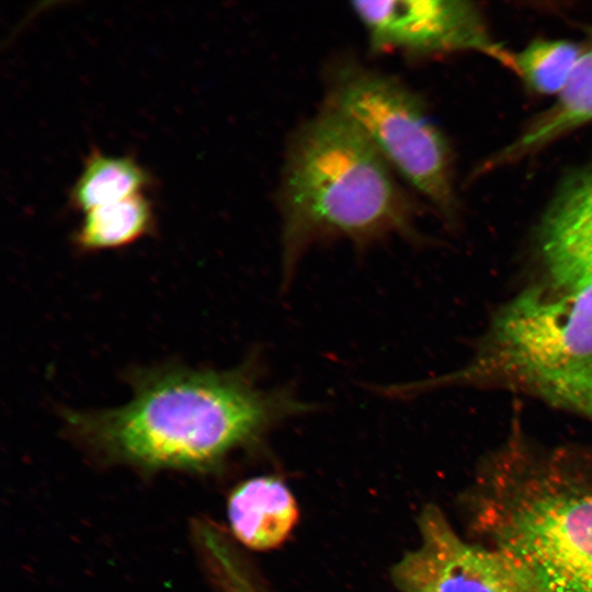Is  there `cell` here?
<instances>
[{"mask_svg":"<svg viewBox=\"0 0 592 592\" xmlns=\"http://www.w3.org/2000/svg\"><path fill=\"white\" fill-rule=\"evenodd\" d=\"M253 354L229 371L163 366L130 376L134 396L102 411H64L69 430L104 456L148 469L206 470L284 420L317 409L289 387L262 388Z\"/></svg>","mask_w":592,"mask_h":592,"instance_id":"obj_1","label":"cell"},{"mask_svg":"<svg viewBox=\"0 0 592 592\" xmlns=\"http://www.w3.org/2000/svg\"><path fill=\"white\" fill-rule=\"evenodd\" d=\"M468 508L480 543L535 592H592V448L535 445L516 424L482 459Z\"/></svg>","mask_w":592,"mask_h":592,"instance_id":"obj_2","label":"cell"},{"mask_svg":"<svg viewBox=\"0 0 592 592\" xmlns=\"http://www.w3.org/2000/svg\"><path fill=\"white\" fill-rule=\"evenodd\" d=\"M278 204L284 287L315 243L345 239L362 250L387 237L421 238L419 208L399 177L354 124L328 107L291 140Z\"/></svg>","mask_w":592,"mask_h":592,"instance_id":"obj_3","label":"cell"},{"mask_svg":"<svg viewBox=\"0 0 592 592\" xmlns=\"http://www.w3.org/2000/svg\"><path fill=\"white\" fill-rule=\"evenodd\" d=\"M444 386L505 389L592 421V284L526 287L494 312L464 367L382 394L407 399Z\"/></svg>","mask_w":592,"mask_h":592,"instance_id":"obj_4","label":"cell"},{"mask_svg":"<svg viewBox=\"0 0 592 592\" xmlns=\"http://www.w3.org/2000/svg\"><path fill=\"white\" fill-rule=\"evenodd\" d=\"M325 107L354 124L399 179L444 218H454L449 147L415 91L391 75L342 58L326 71Z\"/></svg>","mask_w":592,"mask_h":592,"instance_id":"obj_5","label":"cell"},{"mask_svg":"<svg viewBox=\"0 0 592 592\" xmlns=\"http://www.w3.org/2000/svg\"><path fill=\"white\" fill-rule=\"evenodd\" d=\"M351 9L373 53L414 58L475 52L514 71V54L490 34L480 10L460 0L355 1Z\"/></svg>","mask_w":592,"mask_h":592,"instance_id":"obj_6","label":"cell"},{"mask_svg":"<svg viewBox=\"0 0 592 592\" xmlns=\"http://www.w3.org/2000/svg\"><path fill=\"white\" fill-rule=\"evenodd\" d=\"M418 526L420 545L391 570L401 592H535L530 578L506 556L465 540L436 505L422 509Z\"/></svg>","mask_w":592,"mask_h":592,"instance_id":"obj_7","label":"cell"},{"mask_svg":"<svg viewBox=\"0 0 592 592\" xmlns=\"http://www.w3.org/2000/svg\"><path fill=\"white\" fill-rule=\"evenodd\" d=\"M537 246L549 285L569 291L592 284V167L560 185L540 220Z\"/></svg>","mask_w":592,"mask_h":592,"instance_id":"obj_8","label":"cell"},{"mask_svg":"<svg viewBox=\"0 0 592 592\" xmlns=\"http://www.w3.org/2000/svg\"><path fill=\"white\" fill-rule=\"evenodd\" d=\"M227 509L234 535L254 550H270L283 544L299 514L287 486L271 476L240 483L229 496Z\"/></svg>","mask_w":592,"mask_h":592,"instance_id":"obj_9","label":"cell"},{"mask_svg":"<svg viewBox=\"0 0 592 592\" xmlns=\"http://www.w3.org/2000/svg\"><path fill=\"white\" fill-rule=\"evenodd\" d=\"M589 123H592V39L582 49L567 86L557 95L554 105L503 149L494 161L522 157Z\"/></svg>","mask_w":592,"mask_h":592,"instance_id":"obj_10","label":"cell"},{"mask_svg":"<svg viewBox=\"0 0 592 592\" xmlns=\"http://www.w3.org/2000/svg\"><path fill=\"white\" fill-rule=\"evenodd\" d=\"M151 182L149 173L130 157H110L99 150L86 159L70 190V206L84 214L137 194Z\"/></svg>","mask_w":592,"mask_h":592,"instance_id":"obj_11","label":"cell"},{"mask_svg":"<svg viewBox=\"0 0 592 592\" xmlns=\"http://www.w3.org/2000/svg\"><path fill=\"white\" fill-rule=\"evenodd\" d=\"M153 225L150 202L137 194L87 212L73 242L83 252L116 249L149 235Z\"/></svg>","mask_w":592,"mask_h":592,"instance_id":"obj_12","label":"cell"},{"mask_svg":"<svg viewBox=\"0 0 592 592\" xmlns=\"http://www.w3.org/2000/svg\"><path fill=\"white\" fill-rule=\"evenodd\" d=\"M582 47L563 39H536L514 55V71L540 94L559 95L582 54Z\"/></svg>","mask_w":592,"mask_h":592,"instance_id":"obj_13","label":"cell"}]
</instances>
